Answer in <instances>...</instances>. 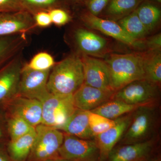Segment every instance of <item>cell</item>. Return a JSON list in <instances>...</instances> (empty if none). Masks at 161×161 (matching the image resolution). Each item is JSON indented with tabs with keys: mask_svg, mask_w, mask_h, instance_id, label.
I'll use <instances>...</instances> for the list:
<instances>
[{
	"mask_svg": "<svg viewBox=\"0 0 161 161\" xmlns=\"http://www.w3.org/2000/svg\"><path fill=\"white\" fill-rule=\"evenodd\" d=\"M150 51L110 54L105 60L109 72L112 90L118 91L134 80L145 79V63Z\"/></svg>",
	"mask_w": 161,
	"mask_h": 161,
	"instance_id": "1",
	"label": "cell"
},
{
	"mask_svg": "<svg viewBox=\"0 0 161 161\" xmlns=\"http://www.w3.org/2000/svg\"><path fill=\"white\" fill-rule=\"evenodd\" d=\"M84 83L80 55L73 53L55 64L47 80L48 92L54 95H74Z\"/></svg>",
	"mask_w": 161,
	"mask_h": 161,
	"instance_id": "2",
	"label": "cell"
},
{
	"mask_svg": "<svg viewBox=\"0 0 161 161\" xmlns=\"http://www.w3.org/2000/svg\"><path fill=\"white\" fill-rule=\"evenodd\" d=\"M160 103L139 107L132 112L128 129L116 145L143 142L160 135Z\"/></svg>",
	"mask_w": 161,
	"mask_h": 161,
	"instance_id": "3",
	"label": "cell"
},
{
	"mask_svg": "<svg viewBox=\"0 0 161 161\" xmlns=\"http://www.w3.org/2000/svg\"><path fill=\"white\" fill-rule=\"evenodd\" d=\"M160 89L146 79L134 80L115 92L112 99L139 106L159 103Z\"/></svg>",
	"mask_w": 161,
	"mask_h": 161,
	"instance_id": "4",
	"label": "cell"
},
{
	"mask_svg": "<svg viewBox=\"0 0 161 161\" xmlns=\"http://www.w3.org/2000/svg\"><path fill=\"white\" fill-rule=\"evenodd\" d=\"M42 105L41 124L60 130L76 108L73 95H49L41 101Z\"/></svg>",
	"mask_w": 161,
	"mask_h": 161,
	"instance_id": "5",
	"label": "cell"
},
{
	"mask_svg": "<svg viewBox=\"0 0 161 161\" xmlns=\"http://www.w3.org/2000/svg\"><path fill=\"white\" fill-rule=\"evenodd\" d=\"M36 136L29 156L32 161H44L59 157L64 137L60 130L40 124L35 128Z\"/></svg>",
	"mask_w": 161,
	"mask_h": 161,
	"instance_id": "6",
	"label": "cell"
},
{
	"mask_svg": "<svg viewBox=\"0 0 161 161\" xmlns=\"http://www.w3.org/2000/svg\"><path fill=\"white\" fill-rule=\"evenodd\" d=\"M85 26L95 30L114 38L127 46L139 50H146L145 40H135L130 37L115 21L98 17L86 10L82 12L79 16Z\"/></svg>",
	"mask_w": 161,
	"mask_h": 161,
	"instance_id": "7",
	"label": "cell"
},
{
	"mask_svg": "<svg viewBox=\"0 0 161 161\" xmlns=\"http://www.w3.org/2000/svg\"><path fill=\"white\" fill-rule=\"evenodd\" d=\"M160 136L138 143L116 145L106 161H149L160 154Z\"/></svg>",
	"mask_w": 161,
	"mask_h": 161,
	"instance_id": "8",
	"label": "cell"
},
{
	"mask_svg": "<svg viewBox=\"0 0 161 161\" xmlns=\"http://www.w3.org/2000/svg\"><path fill=\"white\" fill-rule=\"evenodd\" d=\"M64 133V132H63ZM59 159L72 161H100V152L94 140L83 139L64 133Z\"/></svg>",
	"mask_w": 161,
	"mask_h": 161,
	"instance_id": "9",
	"label": "cell"
},
{
	"mask_svg": "<svg viewBox=\"0 0 161 161\" xmlns=\"http://www.w3.org/2000/svg\"><path fill=\"white\" fill-rule=\"evenodd\" d=\"M24 64L22 51L0 67V105L8 103L18 96Z\"/></svg>",
	"mask_w": 161,
	"mask_h": 161,
	"instance_id": "10",
	"label": "cell"
},
{
	"mask_svg": "<svg viewBox=\"0 0 161 161\" xmlns=\"http://www.w3.org/2000/svg\"><path fill=\"white\" fill-rule=\"evenodd\" d=\"M51 70H36L28 68L24 64L20 76L18 95L41 102L50 93L47 83Z\"/></svg>",
	"mask_w": 161,
	"mask_h": 161,
	"instance_id": "11",
	"label": "cell"
},
{
	"mask_svg": "<svg viewBox=\"0 0 161 161\" xmlns=\"http://www.w3.org/2000/svg\"><path fill=\"white\" fill-rule=\"evenodd\" d=\"M73 42L79 55H86L96 58L104 57L109 52L106 39L90 30L78 27L73 31Z\"/></svg>",
	"mask_w": 161,
	"mask_h": 161,
	"instance_id": "12",
	"label": "cell"
},
{
	"mask_svg": "<svg viewBox=\"0 0 161 161\" xmlns=\"http://www.w3.org/2000/svg\"><path fill=\"white\" fill-rule=\"evenodd\" d=\"M37 28L33 16L26 10L0 12V37L28 34Z\"/></svg>",
	"mask_w": 161,
	"mask_h": 161,
	"instance_id": "13",
	"label": "cell"
},
{
	"mask_svg": "<svg viewBox=\"0 0 161 161\" xmlns=\"http://www.w3.org/2000/svg\"><path fill=\"white\" fill-rule=\"evenodd\" d=\"M84 71V83L101 89L112 90L109 72L105 60L80 55Z\"/></svg>",
	"mask_w": 161,
	"mask_h": 161,
	"instance_id": "14",
	"label": "cell"
},
{
	"mask_svg": "<svg viewBox=\"0 0 161 161\" xmlns=\"http://www.w3.org/2000/svg\"><path fill=\"white\" fill-rule=\"evenodd\" d=\"M133 112L115 119V125L95 136L94 140L100 152V161H106L110 153L120 140L130 125Z\"/></svg>",
	"mask_w": 161,
	"mask_h": 161,
	"instance_id": "15",
	"label": "cell"
},
{
	"mask_svg": "<svg viewBox=\"0 0 161 161\" xmlns=\"http://www.w3.org/2000/svg\"><path fill=\"white\" fill-rule=\"evenodd\" d=\"M115 92L83 83L73 95V101L76 108L91 112L112 99Z\"/></svg>",
	"mask_w": 161,
	"mask_h": 161,
	"instance_id": "16",
	"label": "cell"
},
{
	"mask_svg": "<svg viewBox=\"0 0 161 161\" xmlns=\"http://www.w3.org/2000/svg\"><path fill=\"white\" fill-rule=\"evenodd\" d=\"M7 104L11 115L19 116L35 128L41 124L42 105L40 100L18 95Z\"/></svg>",
	"mask_w": 161,
	"mask_h": 161,
	"instance_id": "17",
	"label": "cell"
},
{
	"mask_svg": "<svg viewBox=\"0 0 161 161\" xmlns=\"http://www.w3.org/2000/svg\"><path fill=\"white\" fill-rule=\"evenodd\" d=\"M89 111L76 109L60 129L64 133L86 140H94L89 123Z\"/></svg>",
	"mask_w": 161,
	"mask_h": 161,
	"instance_id": "18",
	"label": "cell"
},
{
	"mask_svg": "<svg viewBox=\"0 0 161 161\" xmlns=\"http://www.w3.org/2000/svg\"><path fill=\"white\" fill-rule=\"evenodd\" d=\"M26 34L0 37V67L23 51L29 43Z\"/></svg>",
	"mask_w": 161,
	"mask_h": 161,
	"instance_id": "19",
	"label": "cell"
},
{
	"mask_svg": "<svg viewBox=\"0 0 161 161\" xmlns=\"http://www.w3.org/2000/svg\"><path fill=\"white\" fill-rule=\"evenodd\" d=\"M144 0H110L103 10L107 19L117 22L132 13Z\"/></svg>",
	"mask_w": 161,
	"mask_h": 161,
	"instance_id": "20",
	"label": "cell"
},
{
	"mask_svg": "<svg viewBox=\"0 0 161 161\" xmlns=\"http://www.w3.org/2000/svg\"><path fill=\"white\" fill-rule=\"evenodd\" d=\"M36 129L26 135L10 140L8 150L11 158L15 161H24L29 157L36 138Z\"/></svg>",
	"mask_w": 161,
	"mask_h": 161,
	"instance_id": "21",
	"label": "cell"
},
{
	"mask_svg": "<svg viewBox=\"0 0 161 161\" xmlns=\"http://www.w3.org/2000/svg\"><path fill=\"white\" fill-rule=\"evenodd\" d=\"M139 107V106L129 104L121 101L111 99L91 112L109 119L115 120L133 112Z\"/></svg>",
	"mask_w": 161,
	"mask_h": 161,
	"instance_id": "22",
	"label": "cell"
},
{
	"mask_svg": "<svg viewBox=\"0 0 161 161\" xmlns=\"http://www.w3.org/2000/svg\"><path fill=\"white\" fill-rule=\"evenodd\" d=\"M136 11L139 19L150 33L156 29L160 22L161 9L154 3L144 0Z\"/></svg>",
	"mask_w": 161,
	"mask_h": 161,
	"instance_id": "23",
	"label": "cell"
},
{
	"mask_svg": "<svg viewBox=\"0 0 161 161\" xmlns=\"http://www.w3.org/2000/svg\"><path fill=\"white\" fill-rule=\"evenodd\" d=\"M116 22L130 37L135 40H145L150 34L139 19L136 10Z\"/></svg>",
	"mask_w": 161,
	"mask_h": 161,
	"instance_id": "24",
	"label": "cell"
},
{
	"mask_svg": "<svg viewBox=\"0 0 161 161\" xmlns=\"http://www.w3.org/2000/svg\"><path fill=\"white\" fill-rule=\"evenodd\" d=\"M25 10L34 15L41 11L49 12L56 8L68 10L70 0H20Z\"/></svg>",
	"mask_w": 161,
	"mask_h": 161,
	"instance_id": "25",
	"label": "cell"
},
{
	"mask_svg": "<svg viewBox=\"0 0 161 161\" xmlns=\"http://www.w3.org/2000/svg\"><path fill=\"white\" fill-rule=\"evenodd\" d=\"M144 71L145 79L161 86V51H150L145 63Z\"/></svg>",
	"mask_w": 161,
	"mask_h": 161,
	"instance_id": "26",
	"label": "cell"
},
{
	"mask_svg": "<svg viewBox=\"0 0 161 161\" xmlns=\"http://www.w3.org/2000/svg\"><path fill=\"white\" fill-rule=\"evenodd\" d=\"M7 125L11 140L26 135L35 129L25 119L17 115H11Z\"/></svg>",
	"mask_w": 161,
	"mask_h": 161,
	"instance_id": "27",
	"label": "cell"
},
{
	"mask_svg": "<svg viewBox=\"0 0 161 161\" xmlns=\"http://www.w3.org/2000/svg\"><path fill=\"white\" fill-rule=\"evenodd\" d=\"M56 64L54 59L51 55L45 52H41L35 55L29 63L25 66L30 69L44 71L50 70Z\"/></svg>",
	"mask_w": 161,
	"mask_h": 161,
	"instance_id": "28",
	"label": "cell"
},
{
	"mask_svg": "<svg viewBox=\"0 0 161 161\" xmlns=\"http://www.w3.org/2000/svg\"><path fill=\"white\" fill-rule=\"evenodd\" d=\"M89 123L94 136L105 132L115 125L116 120H112L98 114L89 112Z\"/></svg>",
	"mask_w": 161,
	"mask_h": 161,
	"instance_id": "29",
	"label": "cell"
},
{
	"mask_svg": "<svg viewBox=\"0 0 161 161\" xmlns=\"http://www.w3.org/2000/svg\"><path fill=\"white\" fill-rule=\"evenodd\" d=\"M49 12L52 24L58 26H62L69 23L72 19L69 11L62 8H56Z\"/></svg>",
	"mask_w": 161,
	"mask_h": 161,
	"instance_id": "30",
	"label": "cell"
},
{
	"mask_svg": "<svg viewBox=\"0 0 161 161\" xmlns=\"http://www.w3.org/2000/svg\"><path fill=\"white\" fill-rule=\"evenodd\" d=\"M110 0H87L86 3L88 10L94 15L98 16L105 8Z\"/></svg>",
	"mask_w": 161,
	"mask_h": 161,
	"instance_id": "31",
	"label": "cell"
},
{
	"mask_svg": "<svg viewBox=\"0 0 161 161\" xmlns=\"http://www.w3.org/2000/svg\"><path fill=\"white\" fill-rule=\"evenodd\" d=\"M22 10L25 9L20 0H0V12Z\"/></svg>",
	"mask_w": 161,
	"mask_h": 161,
	"instance_id": "32",
	"label": "cell"
},
{
	"mask_svg": "<svg viewBox=\"0 0 161 161\" xmlns=\"http://www.w3.org/2000/svg\"><path fill=\"white\" fill-rule=\"evenodd\" d=\"M33 17L38 28H47L53 24L48 12H39L34 15Z\"/></svg>",
	"mask_w": 161,
	"mask_h": 161,
	"instance_id": "33",
	"label": "cell"
},
{
	"mask_svg": "<svg viewBox=\"0 0 161 161\" xmlns=\"http://www.w3.org/2000/svg\"><path fill=\"white\" fill-rule=\"evenodd\" d=\"M145 45L147 51H161V33L147 37L145 40Z\"/></svg>",
	"mask_w": 161,
	"mask_h": 161,
	"instance_id": "34",
	"label": "cell"
},
{
	"mask_svg": "<svg viewBox=\"0 0 161 161\" xmlns=\"http://www.w3.org/2000/svg\"><path fill=\"white\" fill-rule=\"evenodd\" d=\"M0 161H9V160L4 154L0 153Z\"/></svg>",
	"mask_w": 161,
	"mask_h": 161,
	"instance_id": "35",
	"label": "cell"
},
{
	"mask_svg": "<svg viewBox=\"0 0 161 161\" xmlns=\"http://www.w3.org/2000/svg\"><path fill=\"white\" fill-rule=\"evenodd\" d=\"M87 0H70L71 2H73L78 4H81V3H85V4Z\"/></svg>",
	"mask_w": 161,
	"mask_h": 161,
	"instance_id": "36",
	"label": "cell"
},
{
	"mask_svg": "<svg viewBox=\"0 0 161 161\" xmlns=\"http://www.w3.org/2000/svg\"><path fill=\"white\" fill-rule=\"evenodd\" d=\"M149 161H161V154L158 155L157 156Z\"/></svg>",
	"mask_w": 161,
	"mask_h": 161,
	"instance_id": "37",
	"label": "cell"
},
{
	"mask_svg": "<svg viewBox=\"0 0 161 161\" xmlns=\"http://www.w3.org/2000/svg\"><path fill=\"white\" fill-rule=\"evenodd\" d=\"M57 161H72L68 160L63 159H57Z\"/></svg>",
	"mask_w": 161,
	"mask_h": 161,
	"instance_id": "38",
	"label": "cell"
},
{
	"mask_svg": "<svg viewBox=\"0 0 161 161\" xmlns=\"http://www.w3.org/2000/svg\"><path fill=\"white\" fill-rule=\"evenodd\" d=\"M2 136H3V132H2V130L0 128V138L2 137Z\"/></svg>",
	"mask_w": 161,
	"mask_h": 161,
	"instance_id": "39",
	"label": "cell"
},
{
	"mask_svg": "<svg viewBox=\"0 0 161 161\" xmlns=\"http://www.w3.org/2000/svg\"><path fill=\"white\" fill-rule=\"evenodd\" d=\"M44 161H57V160L49 159V160H47Z\"/></svg>",
	"mask_w": 161,
	"mask_h": 161,
	"instance_id": "40",
	"label": "cell"
},
{
	"mask_svg": "<svg viewBox=\"0 0 161 161\" xmlns=\"http://www.w3.org/2000/svg\"><path fill=\"white\" fill-rule=\"evenodd\" d=\"M155 1L159 3H161V0H155Z\"/></svg>",
	"mask_w": 161,
	"mask_h": 161,
	"instance_id": "41",
	"label": "cell"
}]
</instances>
